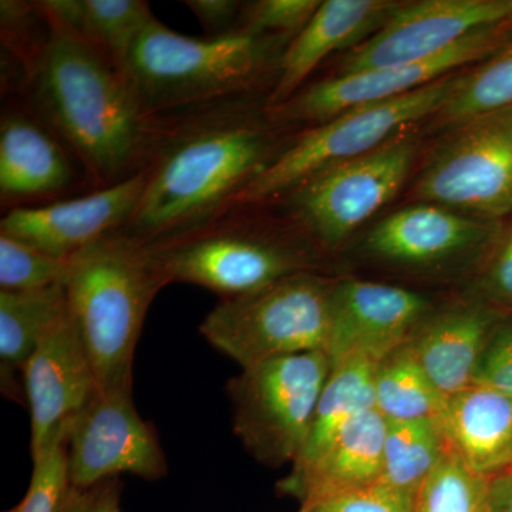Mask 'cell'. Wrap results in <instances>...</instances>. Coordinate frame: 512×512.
<instances>
[{
  "instance_id": "34",
  "label": "cell",
  "mask_w": 512,
  "mask_h": 512,
  "mask_svg": "<svg viewBox=\"0 0 512 512\" xmlns=\"http://www.w3.org/2000/svg\"><path fill=\"white\" fill-rule=\"evenodd\" d=\"M474 383L512 397V322L495 326L478 363Z\"/></svg>"
},
{
  "instance_id": "18",
  "label": "cell",
  "mask_w": 512,
  "mask_h": 512,
  "mask_svg": "<svg viewBox=\"0 0 512 512\" xmlns=\"http://www.w3.org/2000/svg\"><path fill=\"white\" fill-rule=\"evenodd\" d=\"M490 234L476 217L424 202L384 218L367 235L365 247L384 261L433 265L476 247Z\"/></svg>"
},
{
  "instance_id": "22",
  "label": "cell",
  "mask_w": 512,
  "mask_h": 512,
  "mask_svg": "<svg viewBox=\"0 0 512 512\" xmlns=\"http://www.w3.org/2000/svg\"><path fill=\"white\" fill-rule=\"evenodd\" d=\"M387 420L376 409L349 421L308 470L289 474L278 484L282 494L299 503L363 487L382 480Z\"/></svg>"
},
{
  "instance_id": "35",
  "label": "cell",
  "mask_w": 512,
  "mask_h": 512,
  "mask_svg": "<svg viewBox=\"0 0 512 512\" xmlns=\"http://www.w3.org/2000/svg\"><path fill=\"white\" fill-rule=\"evenodd\" d=\"M60 512H123L120 478H110L89 488L70 485Z\"/></svg>"
},
{
  "instance_id": "31",
  "label": "cell",
  "mask_w": 512,
  "mask_h": 512,
  "mask_svg": "<svg viewBox=\"0 0 512 512\" xmlns=\"http://www.w3.org/2000/svg\"><path fill=\"white\" fill-rule=\"evenodd\" d=\"M67 433V431H66ZM66 434L33 460L28 491L16 507L6 512H60L69 490Z\"/></svg>"
},
{
  "instance_id": "28",
  "label": "cell",
  "mask_w": 512,
  "mask_h": 512,
  "mask_svg": "<svg viewBox=\"0 0 512 512\" xmlns=\"http://www.w3.org/2000/svg\"><path fill=\"white\" fill-rule=\"evenodd\" d=\"M153 18L150 3L143 0H82L79 23L72 32L123 73L134 43Z\"/></svg>"
},
{
  "instance_id": "4",
  "label": "cell",
  "mask_w": 512,
  "mask_h": 512,
  "mask_svg": "<svg viewBox=\"0 0 512 512\" xmlns=\"http://www.w3.org/2000/svg\"><path fill=\"white\" fill-rule=\"evenodd\" d=\"M278 39L288 37L242 30L184 36L154 16L134 43L123 74L148 114L175 116L237 100L269 69L279 70Z\"/></svg>"
},
{
  "instance_id": "13",
  "label": "cell",
  "mask_w": 512,
  "mask_h": 512,
  "mask_svg": "<svg viewBox=\"0 0 512 512\" xmlns=\"http://www.w3.org/2000/svg\"><path fill=\"white\" fill-rule=\"evenodd\" d=\"M512 22V0H424L407 3L350 50L340 74L430 59L477 30Z\"/></svg>"
},
{
  "instance_id": "11",
  "label": "cell",
  "mask_w": 512,
  "mask_h": 512,
  "mask_svg": "<svg viewBox=\"0 0 512 512\" xmlns=\"http://www.w3.org/2000/svg\"><path fill=\"white\" fill-rule=\"evenodd\" d=\"M416 195L461 214H512V111L464 126L431 161Z\"/></svg>"
},
{
  "instance_id": "38",
  "label": "cell",
  "mask_w": 512,
  "mask_h": 512,
  "mask_svg": "<svg viewBox=\"0 0 512 512\" xmlns=\"http://www.w3.org/2000/svg\"><path fill=\"white\" fill-rule=\"evenodd\" d=\"M490 512H512V468L490 478Z\"/></svg>"
},
{
  "instance_id": "1",
  "label": "cell",
  "mask_w": 512,
  "mask_h": 512,
  "mask_svg": "<svg viewBox=\"0 0 512 512\" xmlns=\"http://www.w3.org/2000/svg\"><path fill=\"white\" fill-rule=\"evenodd\" d=\"M46 20L49 36L28 77L33 114L96 190L133 177L156 153L165 117L148 114L124 74L83 37Z\"/></svg>"
},
{
  "instance_id": "9",
  "label": "cell",
  "mask_w": 512,
  "mask_h": 512,
  "mask_svg": "<svg viewBox=\"0 0 512 512\" xmlns=\"http://www.w3.org/2000/svg\"><path fill=\"white\" fill-rule=\"evenodd\" d=\"M413 158L412 141L392 140L320 171L281 198L306 234L323 247H338L399 192Z\"/></svg>"
},
{
  "instance_id": "24",
  "label": "cell",
  "mask_w": 512,
  "mask_h": 512,
  "mask_svg": "<svg viewBox=\"0 0 512 512\" xmlns=\"http://www.w3.org/2000/svg\"><path fill=\"white\" fill-rule=\"evenodd\" d=\"M376 360L349 356L333 363L323 387L311 431L289 474L308 470L356 416L375 409Z\"/></svg>"
},
{
  "instance_id": "8",
  "label": "cell",
  "mask_w": 512,
  "mask_h": 512,
  "mask_svg": "<svg viewBox=\"0 0 512 512\" xmlns=\"http://www.w3.org/2000/svg\"><path fill=\"white\" fill-rule=\"evenodd\" d=\"M330 369L325 352H305L264 360L229 380L235 436L258 463L298 460Z\"/></svg>"
},
{
  "instance_id": "26",
  "label": "cell",
  "mask_w": 512,
  "mask_h": 512,
  "mask_svg": "<svg viewBox=\"0 0 512 512\" xmlns=\"http://www.w3.org/2000/svg\"><path fill=\"white\" fill-rule=\"evenodd\" d=\"M446 450L437 421H387L380 481L414 497Z\"/></svg>"
},
{
  "instance_id": "3",
  "label": "cell",
  "mask_w": 512,
  "mask_h": 512,
  "mask_svg": "<svg viewBox=\"0 0 512 512\" xmlns=\"http://www.w3.org/2000/svg\"><path fill=\"white\" fill-rule=\"evenodd\" d=\"M167 285L148 244L121 231L73 256L67 306L97 389H133L137 342L151 303Z\"/></svg>"
},
{
  "instance_id": "27",
  "label": "cell",
  "mask_w": 512,
  "mask_h": 512,
  "mask_svg": "<svg viewBox=\"0 0 512 512\" xmlns=\"http://www.w3.org/2000/svg\"><path fill=\"white\" fill-rule=\"evenodd\" d=\"M511 111L512 42L470 76L458 77L456 89L439 113L446 123L464 127Z\"/></svg>"
},
{
  "instance_id": "5",
  "label": "cell",
  "mask_w": 512,
  "mask_h": 512,
  "mask_svg": "<svg viewBox=\"0 0 512 512\" xmlns=\"http://www.w3.org/2000/svg\"><path fill=\"white\" fill-rule=\"evenodd\" d=\"M244 205L180 234L148 244L168 285L202 286L221 299L248 295L299 272H311L301 245L256 227Z\"/></svg>"
},
{
  "instance_id": "29",
  "label": "cell",
  "mask_w": 512,
  "mask_h": 512,
  "mask_svg": "<svg viewBox=\"0 0 512 512\" xmlns=\"http://www.w3.org/2000/svg\"><path fill=\"white\" fill-rule=\"evenodd\" d=\"M413 512H490V478L447 447L413 498Z\"/></svg>"
},
{
  "instance_id": "25",
  "label": "cell",
  "mask_w": 512,
  "mask_h": 512,
  "mask_svg": "<svg viewBox=\"0 0 512 512\" xmlns=\"http://www.w3.org/2000/svg\"><path fill=\"white\" fill-rule=\"evenodd\" d=\"M444 400L410 343L377 363L375 409L387 421H439Z\"/></svg>"
},
{
  "instance_id": "7",
  "label": "cell",
  "mask_w": 512,
  "mask_h": 512,
  "mask_svg": "<svg viewBox=\"0 0 512 512\" xmlns=\"http://www.w3.org/2000/svg\"><path fill=\"white\" fill-rule=\"evenodd\" d=\"M457 83L458 77L447 76L406 96L356 107L312 126L293 138L231 208L271 204L320 171L372 153L394 140L397 131L439 113Z\"/></svg>"
},
{
  "instance_id": "32",
  "label": "cell",
  "mask_w": 512,
  "mask_h": 512,
  "mask_svg": "<svg viewBox=\"0 0 512 512\" xmlns=\"http://www.w3.org/2000/svg\"><path fill=\"white\" fill-rule=\"evenodd\" d=\"M318 0H259L242 6L237 30L293 39L319 9Z\"/></svg>"
},
{
  "instance_id": "37",
  "label": "cell",
  "mask_w": 512,
  "mask_h": 512,
  "mask_svg": "<svg viewBox=\"0 0 512 512\" xmlns=\"http://www.w3.org/2000/svg\"><path fill=\"white\" fill-rule=\"evenodd\" d=\"M485 285L493 298L512 306V232L498 249Z\"/></svg>"
},
{
  "instance_id": "17",
  "label": "cell",
  "mask_w": 512,
  "mask_h": 512,
  "mask_svg": "<svg viewBox=\"0 0 512 512\" xmlns=\"http://www.w3.org/2000/svg\"><path fill=\"white\" fill-rule=\"evenodd\" d=\"M402 3L387 0H326L286 47L278 76L266 97L268 109L301 92L313 70L333 52L360 45L377 32ZM353 46V47H355Z\"/></svg>"
},
{
  "instance_id": "23",
  "label": "cell",
  "mask_w": 512,
  "mask_h": 512,
  "mask_svg": "<svg viewBox=\"0 0 512 512\" xmlns=\"http://www.w3.org/2000/svg\"><path fill=\"white\" fill-rule=\"evenodd\" d=\"M67 308L66 288L0 291V382L5 396L25 397L23 369L40 340Z\"/></svg>"
},
{
  "instance_id": "30",
  "label": "cell",
  "mask_w": 512,
  "mask_h": 512,
  "mask_svg": "<svg viewBox=\"0 0 512 512\" xmlns=\"http://www.w3.org/2000/svg\"><path fill=\"white\" fill-rule=\"evenodd\" d=\"M73 258L47 254L0 234V291H39L66 285Z\"/></svg>"
},
{
  "instance_id": "16",
  "label": "cell",
  "mask_w": 512,
  "mask_h": 512,
  "mask_svg": "<svg viewBox=\"0 0 512 512\" xmlns=\"http://www.w3.org/2000/svg\"><path fill=\"white\" fill-rule=\"evenodd\" d=\"M426 296L375 282H335L326 355L336 363L349 356L380 362L407 345L430 318Z\"/></svg>"
},
{
  "instance_id": "21",
  "label": "cell",
  "mask_w": 512,
  "mask_h": 512,
  "mask_svg": "<svg viewBox=\"0 0 512 512\" xmlns=\"http://www.w3.org/2000/svg\"><path fill=\"white\" fill-rule=\"evenodd\" d=\"M497 312L470 303L430 316L410 340L417 362L444 399L471 386L495 326Z\"/></svg>"
},
{
  "instance_id": "10",
  "label": "cell",
  "mask_w": 512,
  "mask_h": 512,
  "mask_svg": "<svg viewBox=\"0 0 512 512\" xmlns=\"http://www.w3.org/2000/svg\"><path fill=\"white\" fill-rule=\"evenodd\" d=\"M66 444L73 487H93L121 474L148 481L167 476V458L156 430L137 412L133 389H97L67 424Z\"/></svg>"
},
{
  "instance_id": "20",
  "label": "cell",
  "mask_w": 512,
  "mask_h": 512,
  "mask_svg": "<svg viewBox=\"0 0 512 512\" xmlns=\"http://www.w3.org/2000/svg\"><path fill=\"white\" fill-rule=\"evenodd\" d=\"M447 447L488 478L512 468V397L473 383L444 400L439 421Z\"/></svg>"
},
{
  "instance_id": "2",
  "label": "cell",
  "mask_w": 512,
  "mask_h": 512,
  "mask_svg": "<svg viewBox=\"0 0 512 512\" xmlns=\"http://www.w3.org/2000/svg\"><path fill=\"white\" fill-rule=\"evenodd\" d=\"M282 151L238 99L165 117L146 190L121 229L154 244L227 211Z\"/></svg>"
},
{
  "instance_id": "14",
  "label": "cell",
  "mask_w": 512,
  "mask_h": 512,
  "mask_svg": "<svg viewBox=\"0 0 512 512\" xmlns=\"http://www.w3.org/2000/svg\"><path fill=\"white\" fill-rule=\"evenodd\" d=\"M150 167L82 197L43 205H16L0 222V234L47 254L73 258L100 239L126 227L136 212Z\"/></svg>"
},
{
  "instance_id": "19",
  "label": "cell",
  "mask_w": 512,
  "mask_h": 512,
  "mask_svg": "<svg viewBox=\"0 0 512 512\" xmlns=\"http://www.w3.org/2000/svg\"><path fill=\"white\" fill-rule=\"evenodd\" d=\"M76 180L73 156L35 114L5 110L0 121L2 201L37 200L62 194Z\"/></svg>"
},
{
  "instance_id": "6",
  "label": "cell",
  "mask_w": 512,
  "mask_h": 512,
  "mask_svg": "<svg viewBox=\"0 0 512 512\" xmlns=\"http://www.w3.org/2000/svg\"><path fill=\"white\" fill-rule=\"evenodd\" d=\"M333 285L299 272L248 295L221 299L202 320L201 335L241 369L274 357L326 353Z\"/></svg>"
},
{
  "instance_id": "12",
  "label": "cell",
  "mask_w": 512,
  "mask_h": 512,
  "mask_svg": "<svg viewBox=\"0 0 512 512\" xmlns=\"http://www.w3.org/2000/svg\"><path fill=\"white\" fill-rule=\"evenodd\" d=\"M501 26L504 25L477 30L430 59L322 80L296 93L282 106L268 109L269 113L285 126L302 123L316 126L356 107L406 96L439 82L466 64L493 56L501 40L498 32Z\"/></svg>"
},
{
  "instance_id": "33",
  "label": "cell",
  "mask_w": 512,
  "mask_h": 512,
  "mask_svg": "<svg viewBox=\"0 0 512 512\" xmlns=\"http://www.w3.org/2000/svg\"><path fill=\"white\" fill-rule=\"evenodd\" d=\"M413 498L377 481L303 501L299 512H413Z\"/></svg>"
},
{
  "instance_id": "15",
  "label": "cell",
  "mask_w": 512,
  "mask_h": 512,
  "mask_svg": "<svg viewBox=\"0 0 512 512\" xmlns=\"http://www.w3.org/2000/svg\"><path fill=\"white\" fill-rule=\"evenodd\" d=\"M22 383L30 413V454L36 460L66 434L67 424L97 390L93 366L69 306L30 356Z\"/></svg>"
},
{
  "instance_id": "36",
  "label": "cell",
  "mask_w": 512,
  "mask_h": 512,
  "mask_svg": "<svg viewBox=\"0 0 512 512\" xmlns=\"http://www.w3.org/2000/svg\"><path fill=\"white\" fill-rule=\"evenodd\" d=\"M187 8L194 13L207 36H222L237 30L244 3L232 0H187Z\"/></svg>"
}]
</instances>
